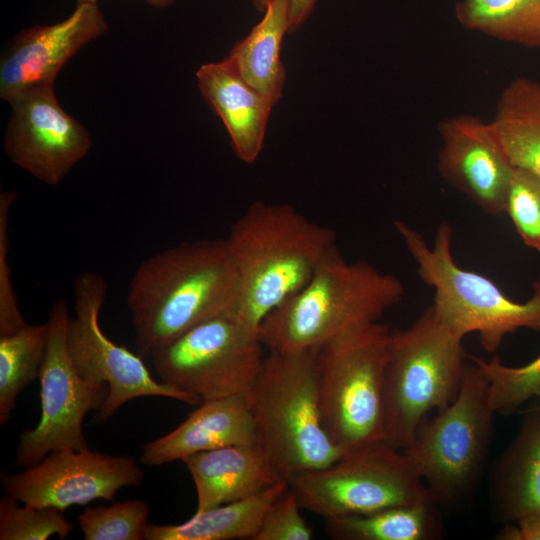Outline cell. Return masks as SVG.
Listing matches in <instances>:
<instances>
[{"mask_svg": "<svg viewBox=\"0 0 540 540\" xmlns=\"http://www.w3.org/2000/svg\"><path fill=\"white\" fill-rule=\"evenodd\" d=\"M237 272L225 239L186 241L143 260L126 303L136 352L150 358L196 325L235 314Z\"/></svg>", "mask_w": 540, "mask_h": 540, "instance_id": "6da1fadb", "label": "cell"}, {"mask_svg": "<svg viewBox=\"0 0 540 540\" xmlns=\"http://www.w3.org/2000/svg\"><path fill=\"white\" fill-rule=\"evenodd\" d=\"M225 241L238 278L235 315L256 331L337 247L331 228L290 204L262 201L251 204L232 224Z\"/></svg>", "mask_w": 540, "mask_h": 540, "instance_id": "7a4b0ae2", "label": "cell"}, {"mask_svg": "<svg viewBox=\"0 0 540 540\" xmlns=\"http://www.w3.org/2000/svg\"><path fill=\"white\" fill-rule=\"evenodd\" d=\"M405 294L401 280L367 261L346 260L334 248L307 284L259 326L268 351L318 349L351 330L379 322Z\"/></svg>", "mask_w": 540, "mask_h": 540, "instance_id": "3957f363", "label": "cell"}, {"mask_svg": "<svg viewBox=\"0 0 540 540\" xmlns=\"http://www.w3.org/2000/svg\"><path fill=\"white\" fill-rule=\"evenodd\" d=\"M247 400L255 445L280 479L289 482L344 455L322 424L316 349L268 351Z\"/></svg>", "mask_w": 540, "mask_h": 540, "instance_id": "277c9868", "label": "cell"}, {"mask_svg": "<svg viewBox=\"0 0 540 540\" xmlns=\"http://www.w3.org/2000/svg\"><path fill=\"white\" fill-rule=\"evenodd\" d=\"M466 362L463 339L432 304L408 328L392 330L383 384L384 442L403 451L431 411L456 399Z\"/></svg>", "mask_w": 540, "mask_h": 540, "instance_id": "5b68a950", "label": "cell"}, {"mask_svg": "<svg viewBox=\"0 0 540 540\" xmlns=\"http://www.w3.org/2000/svg\"><path fill=\"white\" fill-rule=\"evenodd\" d=\"M421 280L434 289L433 307L458 337L476 332L485 351L495 352L506 335L521 328L540 332V277L532 281V295L524 302L509 298L488 277L461 268L452 255V229L437 227L433 246L403 221L394 222Z\"/></svg>", "mask_w": 540, "mask_h": 540, "instance_id": "8992f818", "label": "cell"}, {"mask_svg": "<svg viewBox=\"0 0 540 540\" xmlns=\"http://www.w3.org/2000/svg\"><path fill=\"white\" fill-rule=\"evenodd\" d=\"M495 414L487 377L467 360L456 399L424 418L403 450L441 509L460 508L474 495L487 463Z\"/></svg>", "mask_w": 540, "mask_h": 540, "instance_id": "52a82bcc", "label": "cell"}, {"mask_svg": "<svg viewBox=\"0 0 540 540\" xmlns=\"http://www.w3.org/2000/svg\"><path fill=\"white\" fill-rule=\"evenodd\" d=\"M391 332L375 322L316 349L322 424L343 454L384 441L383 384Z\"/></svg>", "mask_w": 540, "mask_h": 540, "instance_id": "ba28073f", "label": "cell"}, {"mask_svg": "<svg viewBox=\"0 0 540 540\" xmlns=\"http://www.w3.org/2000/svg\"><path fill=\"white\" fill-rule=\"evenodd\" d=\"M289 486L302 509L324 519L366 515L432 498L411 459L384 441L297 474Z\"/></svg>", "mask_w": 540, "mask_h": 540, "instance_id": "9c48e42d", "label": "cell"}, {"mask_svg": "<svg viewBox=\"0 0 540 540\" xmlns=\"http://www.w3.org/2000/svg\"><path fill=\"white\" fill-rule=\"evenodd\" d=\"M264 349L258 331L224 314L189 329L150 359L159 381L203 401L247 395Z\"/></svg>", "mask_w": 540, "mask_h": 540, "instance_id": "30bf717a", "label": "cell"}, {"mask_svg": "<svg viewBox=\"0 0 540 540\" xmlns=\"http://www.w3.org/2000/svg\"><path fill=\"white\" fill-rule=\"evenodd\" d=\"M104 276L83 270L74 280L73 310L67 323V346L76 371L86 381L106 384L108 397L91 420L104 424L120 408L141 397H164L190 405L202 400L157 381L144 359L112 341L102 330L100 313L107 296Z\"/></svg>", "mask_w": 540, "mask_h": 540, "instance_id": "8fae6325", "label": "cell"}, {"mask_svg": "<svg viewBox=\"0 0 540 540\" xmlns=\"http://www.w3.org/2000/svg\"><path fill=\"white\" fill-rule=\"evenodd\" d=\"M67 303L51 307L49 337L39 373L41 413L38 423L19 434L14 467L27 468L55 450H87L83 423L98 412L108 397V386L86 381L76 371L67 346Z\"/></svg>", "mask_w": 540, "mask_h": 540, "instance_id": "7c38bea8", "label": "cell"}, {"mask_svg": "<svg viewBox=\"0 0 540 540\" xmlns=\"http://www.w3.org/2000/svg\"><path fill=\"white\" fill-rule=\"evenodd\" d=\"M144 471L129 455L87 450H55L22 472H1L4 493L20 503L64 512L103 499L112 501L126 487L142 484Z\"/></svg>", "mask_w": 540, "mask_h": 540, "instance_id": "4fadbf2b", "label": "cell"}, {"mask_svg": "<svg viewBox=\"0 0 540 540\" xmlns=\"http://www.w3.org/2000/svg\"><path fill=\"white\" fill-rule=\"evenodd\" d=\"M8 103L5 154L39 181L58 185L91 150L89 132L62 108L54 85L30 88Z\"/></svg>", "mask_w": 540, "mask_h": 540, "instance_id": "5bb4252c", "label": "cell"}, {"mask_svg": "<svg viewBox=\"0 0 540 540\" xmlns=\"http://www.w3.org/2000/svg\"><path fill=\"white\" fill-rule=\"evenodd\" d=\"M108 22L97 3H77L64 20L22 29L7 43L0 59V98L54 85L63 66L87 43L105 34Z\"/></svg>", "mask_w": 540, "mask_h": 540, "instance_id": "9a60e30c", "label": "cell"}, {"mask_svg": "<svg viewBox=\"0 0 540 540\" xmlns=\"http://www.w3.org/2000/svg\"><path fill=\"white\" fill-rule=\"evenodd\" d=\"M438 133L437 167L444 181L486 214H505L514 168L489 121L471 114L453 115L439 122Z\"/></svg>", "mask_w": 540, "mask_h": 540, "instance_id": "2e32d148", "label": "cell"}, {"mask_svg": "<svg viewBox=\"0 0 540 540\" xmlns=\"http://www.w3.org/2000/svg\"><path fill=\"white\" fill-rule=\"evenodd\" d=\"M255 442L247 395H232L203 400L175 429L147 442L139 460L146 466H161L196 453Z\"/></svg>", "mask_w": 540, "mask_h": 540, "instance_id": "e0dca14e", "label": "cell"}, {"mask_svg": "<svg viewBox=\"0 0 540 540\" xmlns=\"http://www.w3.org/2000/svg\"><path fill=\"white\" fill-rule=\"evenodd\" d=\"M201 94L224 123L236 155L245 163L259 156L273 102L251 86L225 58L196 72Z\"/></svg>", "mask_w": 540, "mask_h": 540, "instance_id": "ac0fdd59", "label": "cell"}, {"mask_svg": "<svg viewBox=\"0 0 540 540\" xmlns=\"http://www.w3.org/2000/svg\"><path fill=\"white\" fill-rule=\"evenodd\" d=\"M197 494L196 512L239 501L281 481L255 445H232L182 460Z\"/></svg>", "mask_w": 540, "mask_h": 540, "instance_id": "d6986e66", "label": "cell"}, {"mask_svg": "<svg viewBox=\"0 0 540 540\" xmlns=\"http://www.w3.org/2000/svg\"><path fill=\"white\" fill-rule=\"evenodd\" d=\"M489 497L495 519L515 523L540 514V408L529 410L518 433L497 459Z\"/></svg>", "mask_w": 540, "mask_h": 540, "instance_id": "ffe728a7", "label": "cell"}, {"mask_svg": "<svg viewBox=\"0 0 540 540\" xmlns=\"http://www.w3.org/2000/svg\"><path fill=\"white\" fill-rule=\"evenodd\" d=\"M489 123L511 166L540 177V81L512 79L501 91Z\"/></svg>", "mask_w": 540, "mask_h": 540, "instance_id": "44dd1931", "label": "cell"}, {"mask_svg": "<svg viewBox=\"0 0 540 540\" xmlns=\"http://www.w3.org/2000/svg\"><path fill=\"white\" fill-rule=\"evenodd\" d=\"M288 488L281 480L251 497L195 512L180 524H149L146 540H252L268 508Z\"/></svg>", "mask_w": 540, "mask_h": 540, "instance_id": "7402d4cb", "label": "cell"}, {"mask_svg": "<svg viewBox=\"0 0 540 540\" xmlns=\"http://www.w3.org/2000/svg\"><path fill=\"white\" fill-rule=\"evenodd\" d=\"M290 0H272L263 18L228 54L240 75L260 93L277 104L282 96L286 71L280 52L289 33Z\"/></svg>", "mask_w": 540, "mask_h": 540, "instance_id": "603a6c76", "label": "cell"}, {"mask_svg": "<svg viewBox=\"0 0 540 540\" xmlns=\"http://www.w3.org/2000/svg\"><path fill=\"white\" fill-rule=\"evenodd\" d=\"M440 510L430 498L366 515L324 519L325 530L335 540H433L443 531Z\"/></svg>", "mask_w": 540, "mask_h": 540, "instance_id": "cb8c5ba5", "label": "cell"}, {"mask_svg": "<svg viewBox=\"0 0 540 540\" xmlns=\"http://www.w3.org/2000/svg\"><path fill=\"white\" fill-rule=\"evenodd\" d=\"M455 17L467 30L540 49V0H460Z\"/></svg>", "mask_w": 540, "mask_h": 540, "instance_id": "d4e9b609", "label": "cell"}, {"mask_svg": "<svg viewBox=\"0 0 540 540\" xmlns=\"http://www.w3.org/2000/svg\"><path fill=\"white\" fill-rule=\"evenodd\" d=\"M49 337V324H26L0 336V425L16 408L20 393L39 378Z\"/></svg>", "mask_w": 540, "mask_h": 540, "instance_id": "484cf974", "label": "cell"}, {"mask_svg": "<svg viewBox=\"0 0 540 540\" xmlns=\"http://www.w3.org/2000/svg\"><path fill=\"white\" fill-rule=\"evenodd\" d=\"M470 359L489 381L490 402L496 414L516 413L540 388V355L518 367L503 364L498 356L489 361L474 356Z\"/></svg>", "mask_w": 540, "mask_h": 540, "instance_id": "4316f807", "label": "cell"}, {"mask_svg": "<svg viewBox=\"0 0 540 540\" xmlns=\"http://www.w3.org/2000/svg\"><path fill=\"white\" fill-rule=\"evenodd\" d=\"M150 507L144 500L88 506L78 516L85 540H146Z\"/></svg>", "mask_w": 540, "mask_h": 540, "instance_id": "83f0119b", "label": "cell"}, {"mask_svg": "<svg viewBox=\"0 0 540 540\" xmlns=\"http://www.w3.org/2000/svg\"><path fill=\"white\" fill-rule=\"evenodd\" d=\"M4 493L0 499V540H63L74 530L63 511L22 503Z\"/></svg>", "mask_w": 540, "mask_h": 540, "instance_id": "f1b7e54d", "label": "cell"}, {"mask_svg": "<svg viewBox=\"0 0 540 540\" xmlns=\"http://www.w3.org/2000/svg\"><path fill=\"white\" fill-rule=\"evenodd\" d=\"M505 214L525 245L540 251V177L514 168Z\"/></svg>", "mask_w": 540, "mask_h": 540, "instance_id": "f546056e", "label": "cell"}, {"mask_svg": "<svg viewBox=\"0 0 540 540\" xmlns=\"http://www.w3.org/2000/svg\"><path fill=\"white\" fill-rule=\"evenodd\" d=\"M16 198L13 190L0 193V336L15 333L27 324L15 295L8 259L9 216Z\"/></svg>", "mask_w": 540, "mask_h": 540, "instance_id": "4dcf8cb0", "label": "cell"}, {"mask_svg": "<svg viewBox=\"0 0 540 540\" xmlns=\"http://www.w3.org/2000/svg\"><path fill=\"white\" fill-rule=\"evenodd\" d=\"M301 509L289 486L268 508L252 540H310L312 529L301 515Z\"/></svg>", "mask_w": 540, "mask_h": 540, "instance_id": "1f68e13d", "label": "cell"}, {"mask_svg": "<svg viewBox=\"0 0 540 540\" xmlns=\"http://www.w3.org/2000/svg\"><path fill=\"white\" fill-rule=\"evenodd\" d=\"M495 538L498 540H540V514L529 515L515 523L504 524Z\"/></svg>", "mask_w": 540, "mask_h": 540, "instance_id": "d6a6232c", "label": "cell"}, {"mask_svg": "<svg viewBox=\"0 0 540 540\" xmlns=\"http://www.w3.org/2000/svg\"><path fill=\"white\" fill-rule=\"evenodd\" d=\"M317 0H290L289 33L298 30L312 13Z\"/></svg>", "mask_w": 540, "mask_h": 540, "instance_id": "836d02e7", "label": "cell"}, {"mask_svg": "<svg viewBox=\"0 0 540 540\" xmlns=\"http://www.w3.org/2000/svg\"><path fill=\"white\" fill-rule=\"evenodd\" d=\"M147 4L156 8H165L175 2V0H145Z\"/></svg>", "mask_w": 540, "mask_h": 540, "instance_id": "e575fe53", "label": "cell"}, {"mask_svg": "<svg viewBox=\"0 0 540 540\" xmlns=\"http://www.w3.org/2000/svg\"><path fill=\"white\" fill-rule=\"evenodd\" d=\"M272 0H253V5L259 12H264Z\"/></svg>", "mask_w": 540, "mask_h": 540, "instance_id": "d590c367", "label": "cell"}, {"mask_svg": "<svg viewBox=\"0 0 540 540\" xmlns=\"http://www.w3.org/2000/svg\"><path fill=\"white\" fill-rule=\"evenodd\" d=\"M84 2H87V3H97L98 0H77V3H84Z\"/></svg>", "mask_w": 540, "mask_h": 540, "instance_id": "8d00e7d4", "label": "cell"}, {"mask_svg": "<svg viewBox=\"0 0 540 540\" xmlns=\"http://www.w3.org/2000/svg\"><path fill=\"white\" fill-rule=\"evenodd\" d=\"M536 396H539V397H540V388L537 390ZM538 407L540 408V406H538Z\"/></svg>", "mask_w": 540, "mask_h": 540, "instance_id": "74e56055", "label": "cell"}]
</instances>
